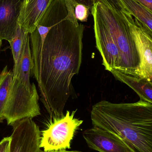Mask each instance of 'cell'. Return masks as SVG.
<instances>
[{
    "label": "cell",
    "instance_id": "1",
    "mask_svg": "<svg viewBox=\"0 0 152 152\" xmlns=\"http://www.w3.org/2000/svg\"><path fill=\"white\" fill-rule=\"evenodd\" d=\"M84 29L83 24L65 19L52 27L44 39L29 34L31 75L36 80L40 99L51 120L64 115L72 94L71 80L82 63Z\"/></svg>",
    "mask_w": 152,
    "mask_h": 152
},
{
    "label": "cell",
    "instance_id": "2",
    "mask_svg": "<svg viewBox=\"0 0 152 152\" xmlns=\"http://www.w3.org/2000/svg\"><path fill=\"white\" fill-rule=\"evenodd\" d=\"M93 126L119 137L133 152H152V103H114L101 101L92 107Z\"/></svg>",
    "mask_w": 152,
    "mask_h": 152
},
{
    "label": "cell",
    "instance_id": "3",
    "mask_svg": "<svg viewBox=\"0 0 152 152\" xmlns=\"http://www.w3.org/2000/svg\"><path fill=\"white\" fill-rule=\"evenodd\" d=\"M32 68L29 35L25 42L18 72L12 77L4 108V118L9 126L22 119L33 118L41 114L36 87L30 81Z\"/></svg>",
    "mask_w": 152,
    "mask_h": 152
},
{
    "label": "cell",
    "instance_id": "4",
    "mask_svg": "<svg viewBox=\"0 0 152 152\" xmlns=\"http://www.w3.org/2000/svg\"><path fill=\"white\" fill-rule=\"evenodd\" d=\"M93 4L118 49L120 62L118 70L136 75L140 66V58L134 39L122 11H118L99 1Z\"/></svg>",
    "mask_w": 152,
    "mask_h": 152
},
{
    "label": "cell",
    "instance_id": "5",
    "mask_svg": "<svg viewBox=\"0 0 152 152\" xmlns=\"http://www.w3.org/2000/svg\"><path fill=\"white\" fill-rule=\"evenodd\" d=\"M76 111H67L65 115L51 120L41 134L40 146L44 151H64L70 148L75 133L83 122L75 118Z\"/></svg>",
    "mask_w": 152,
    "mask_h": 152
},
{
    "label": "cell",
    "instance_id": "6",
    "mask_svg": "<svg viewBox=\"0 0 152 152\" xmlns=\"http://www.w3.org/2000/svg\"><path fill=\"white\" fill-rule=\"evenodd\" d=\"M122 14L128 23L140 58L136 75L152 81V35L129 13L122 12Z\"/></svg>",
    "mask_w": 152,
    "mask_h": 152
},
{
    "label": "cell",
    "instance_id": "7",
    "mask_svg": "<svg viewBox=\"0 0 152 152\" xmlns=\"http://www.w3.org/2000/svg\"><path fill=\"white\" fill-rule=\"evenodd\" d=\"M94 21V30L97 49L102 58V65L105 70L111 72L118 69L119 66L120 53L108 28L101 18L94 5L91 10Z\"/></svg>",
    "mask_w": 152,
    "mask_h": 152
},
{
    "label": "cell",
    "instance_id": "8",
    "mask_svg": "<svg viewBox=\"0 0 152 152\" xmlns=\"http://www.w3.org/2000/svg\"><path fill=\"white\" fill-rule=\"evenodd\" d=\"M11 126L10 152H43L40 146L41 131L32 118L22 119Z\"/></svg>",
    "mask_w": 152,
    "mask_h": 152
},
{
    "label": "cell",
    "instance_id": "9",
    "mask_svg": "<svg viewBox=\"0 0 152 152\" xmlns=\"http://www.w3.org/2000/svg\"><path fill=\"white\" fill-rule=\"evenodd\" d=\"M83 136L89 148L100 152H133L119 137L96 127L84 131Z\"/></svg>",
    "mask_w": 152,
    "mask_h": 152
},
{
    "label": "cell",
    "instance_id": "10",
    "mask_svg": "<svg viewBox=\"0 0 152 152\" xmlns=\"http://www.w3.org/2000/svg\"><path fill=\"white\" fill-rule=\"evenodd\" d=\"M23 0H0V39L10 42L19 25Z\"/></svg>",
    "mask_w": 152,
    "mask_h": 152
},
{
    "label": "cell",
    "instance_id": "11",
    "mask_svg": "<svg viewBox=\"0 0 152 152\" xmlns=\"http://www.w3.org/2000/svg\"><path fill=\"white\" fill-rule=\"evenodd\" d=\"M53 0H28L23 4L19 25L29 34L35 30L37 23Z\"/></svg>",
    "mask_w": 152,
    "mask_h": 152
},
{
    "label": "cell",
    "instance_id": "12",
    "mask_svg": "<svg viewBox=\"0 0 152 152\" xmlns=\"http://www.w3.org/2000/svg\"><path fill=\"white\" fill-rule=\"evenodd\" d=\"M114 77L132 88L141 101L152 103V81L118 69L111 71Z\"/></svg>",
    "mask_w": 152,
    "mask_h": 152
},
{
    "label": "cell",
    "instance_id": "13",
    "mask_svg": "<svg viewBox=\"0 0 152 152\" xmlns=\"http://www.w3.org/2000/svg\"><path fill=\"white\" fill-rule=\"evenodd\" d=\"M123 12L134 17L145 29L152 35V11L134 0H118Z\"/></svg>",
    "mask_w": 152,
    "mask_h": 152
},
{
    "label": "cell",
    "instance_id": "14",
    "mask_svg": "<svg viewBox=\"0 0 152 152\" xmlns=\"http://www.w3.org/2000/svg\"><path fill=\"white\" fill-rule=\"evenodd\" d=\"M29 34L21 28L19 25L14 37L11 41L9 42L10 45L14 63L12 70L13 77L17 75L18 72L25 42Z\"/></svg>",
    "mask_w": 152,
    "mask_h": 152
},
{
    "label": "cell",
    "instance_id": "15",
    "mask_svg": "<svg viewBox=\"0 0 152 152\" xmlns=\"http://www.w3.org/2000/svg\"><path fill=\"white\" fill-rule=\"evenodd\" d=\"M12 77V72L5 66L0 74V123L4 120V112Z\"/></svg>",
    "mask_w": 152,
    "mask_h": 152
},
{
    "label": "cell",
    "instance_id": "16",
    "mask_svg": "<svg viewBox=\"0 0 152 152\" xmlns=\"http://www.w3.org/2000/svg\"><path fill=\"white\" fill-rule=\"evenodd\" d=\"M90 11L89 8L84 4L74 3V14L78 21L86 22L88 19Z\"/></svg>",
    "mask_w": 152,
    "mask_h": 152
},
{
    "label": "cell",
    "instance_id": "17",
    "mask_svg": "<svg viewBox=\"0 0 152 152\" xmlns=\"http://www.w3.org/2000/svg\"><path fill=\"white\" fill-rule=\"evenodd\" d=\"M10 137H4L0 142V152H10Z\"/></svg>",
    "mask_w": 152,
    "mask_h": 152
},
{
    "label": "cell",
    "instance_id": "18",
    "mask_svg": "<svg viewBox=\"0 0 152 152\" xmlns=\"http://www.w3.org/2000/svg\"><path fill=\"white\" fill-rule=\"evenodd\" d=\"M105 5L112 7L118 11L123 12L122 8L118 0H98Z\"/></svg>",
    "mask_w": 152,
    "mask_h": 152
},
{
    "label": "cell",
    "instance_id": "19",
    "mask_svg": "<svg viewBox=\"0 0 152 152\" xmlns=\"http://www.w3.org/2000/svg\"><path fill=\"white\" fill-rule=\"evenodd\" d=\"M76 3L84 4L87 6L91 10L94 3L98 0H70Z\"/></svg>",
    "mask_w": 152,
    "mask_h": 152
},
{
    "label": "cell",
    "instance_id": "20",
    "mask_svg": "<svg viewBox=\"0 0 152 152\" xmlns=\"http://www.w3.org/2000/svg\"><path fill=\"white\" fill-rule=\"evenodd\" d=\"M152 11V0H134Z\"/></svg>",
    "mask_w": 152,
    "mask_h": 152
},
{
    "label": "cell",
    "instance_id": "21",
    "mask_svg": "<svg viewBox=\"0 0 152 152\" xmlns=\"http://www.w3.org/2000/svg\"><path fill=\"white\" fill-rule=\"evenodd\" d=\"M82 152L80 151H67L66 150L64 151H51V152Z\"/></svg>",
    "mask_w": 152,
    "mask_h": 152
},
{
    "label": "cell",
    "instance_id": "22",
    "mask_svg": "<svg viewBox=\"0 0 152 152\" xmlns=\"http://www.w3.org/2000/svg\"><path fill=\"white\" fill-rule=\"evenodd\" d=\"M23 4H25L28 1V0H23Z\"/></svg>",
    "mask_w": 152,
    "mask_h": 152
},
{
    "label": "cell",
    "instance_id": "23",
    "mask_svg": "<svg viewBox=\"0 0 152 152\" xmlns=\"http://www.w3.org/2000/svg\"><path fill=\"white\" fill-rule=\"evenodd\" d=\"M2 45V40L0 39V51H1V47Z\"/></svg>",
    "mask_w": 152,
    "mask_h": 152
}]
</instances>
